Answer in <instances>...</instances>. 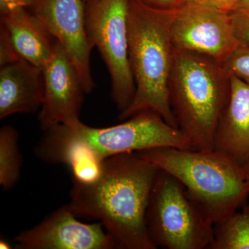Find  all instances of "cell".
Returning <instances> with one entry per match:
<instances>
[{"label":"cell","mask_w":249,"mask_h":249,"mask_svg":"<svg viewBox=\"0 0 249 249\" xmlns=\"http://www.w3.org/2000/svg\"><path fill=\"white\" fill-rule=\"evenodd\" d=\"M173 11L152 9L129 0V60L135 93L128 107L120 113V120L150 109L178 128L169 98L175 52L170 30Z\"/></svg>","instance_id":"2"},{"label":"cell","mask_w":249,"mask_h":249,"mask_svg":"<svg viewBox=\"0 0 249 249\" xmlns=\"http://www.w3.org/2000/svg\"><path fill=\"white\" fill-rule=\"evenodd\" d=\"M22 157L18 147L17 131L11 126L0 129V185L11 189L20 176Z\"/></svg>","instance_id":"16"},{"label":"cell","mask_w":249,"mask_h":249,"mask_svg":"<svg viewBox=\"0 0 249 249\" xmlns=\"http://www.w3.org/2000/svg\"><path fill=\"white\" fill-rule=\"evenodd\" d=\"M93 1V0H84L85 4L86 3L89 2V1Z\"/></svg>","instance_id":"25"},{"label":"cell","mask_w":249,"mask_h":249,"mask_svg":"<svg viewBox=\"0 0 249 249\" xmlns=\"http://www.w3.org/2000/svg\"><path fill=\"white\" fill-rule=\"evenodd\" d=\"M230 15L239 47H249V1L242 4Z\"/></svg>","instance_id":"17"},{"label":"cell","mask_w":249,"mask_h":249,"mask_svg":"<svg viewBox=\"0 0 249 249\" xmlns=\"http://www.w3.org/2000/svg\"><path fill=\"white\" fill-rule=\"evenodd\" d=\"M7 32L19 58L43 68L52 58L55 39L34 14L26 8L1 16V24Z\"/></svg>","instance_id":"14"},{"label":"cell","mask_w":249,"mask_h":249,"mask_svg":"<svg viewBox=\"0 0 249 249\" xmlns=\"http://www.w3.org/2000/svg\"><path fill=\"white\" fill-rule=\"evenodd\" d=\"M230 76L222 64L175 49L169 98L178 129L196 150L214 149L218 122L230 96Z\"/></svg>","instance_id":"4"},{"label":"cell","mask_w":249,"mask_h":249,"mask_svg":"<svg viewBox=\"0 0 249 249\" xmlns=\"http://www.w3.org/2000/svg\"><path fill=\"white\" fill-rule=\"evenodd\" d=\"M170 30L175 49L201 54L222 65L239 47L229 14L190 0L174 10Z\"/></svg>","instance_id":"8"},{"label":"cell","mask_w":249,"mask_h":249,"mask_svg":"<svg viewBox=\"0 0 249 249\" xmlns=\"http://www.w3.org/2000/svg\"><path fill=\"white\" fill-rule=\"evenodd\" d=\"M21 60L11 43L9 35L2 26H0V66L14 63Z\"/></svg>","instance_id":"19"},{"label":"cell","mask_w":249,"mask_h":249,"mask_svg":"<svg viewBox=\"0 0 249 249\" xmlns=\"http://www.w3.org/2000/svg\"><path fill=\"white\" fill-rule=\"evenodd\" d=\"M243 1H249V0H243Z\"/></svg>","instance_id":"26"},{"label":"cell","mask_w":249,"mask_h":249,"mask_svg":"<svg viewBox=\"0 0 249 249\" xmlns=\"http://www.w3.org/2000/svg\"><path fill=\"white\" fill-rule=\"evenodd\" d=\"M45 97L43 70L21 60L1 67L0 119L15 114L33 113Z\"/></svg>","instance_id":"13"},{"label":"cell","mask_w":249,"mask_h":249,"mask_svg":"<svg viewBox=\"0 0 249 249\" xmlns=\"http://www.w3.org/2000/svg\"><path fill=\"white\" fill-rule=\"evenodd\" d=\"M229 76L230 96L216 127L214 149L244 166L249 160V84Z\"/></svg>","instance_id":"12"},{"label":"cell","mask_w":249,"mask_h":249,"mask_svg":"<svg viewBox=\"0 0 249 249\" xmlns=\"http://www.w3.org/2000/svg\"><path fill=\"white\" fill-rule=\"evenodd\" d=\"M190 1L211 6L223 12L230 14L242 4L243 0H190Z\"/></svg>","instance_id":"20"},{"label":"cell","mask_w":249,"mask_h":249,"mask_svg":"<svg viewBox=\"0 0 249 249\" xmlns=\"http://www.w3.org/2000/svg\"><path fill=\"white\" fill-rule=\"evenodd\" d=\"M222 66L229 76L234 75L249 84V47H238Z\"/></svg>","instance_id":"18"},{"label":"cell","mask_w":249,"mask_h":249,"mask_svg":"<svg viewBox=\"0 0 249 249\" xmlns=\"http://www.w3.org/2000/svg\"><path fill=\"white\" fill-rule=\"evenodd\" d=\"M11 246H10L9 244L6 241H5L4 240H1L0 241V248L1 249H11Z\"/></svg>","instance_id":"23"},{"label":"cell","mask_w":249,"mask_h":249,"mask_svg":"<svg viewBox=\"0 0 249 249\" xmlns=\"http://www.w3.org/2000/svg\"><path fill=\"white\" fill-rule=\"evenodd\" d=\"M149 235L158 248L209 249L214 223L170 174L159 170L146 213Z\"/></svg>","instance_id":"6"},{"label":"cell","mask_w":249,"mask_h":249,"mask_svg":"<svg viewBox=\"0 0 249 249\" xmlns=\"http://www.w3.org/2000/svg\"><path fill=\"white\" fill-rule=\"evenodd\" d=\"M33 14L60 44L76 67L85 93L95 87L90 56L93 47L86 28L84 0H38Z\"/></svg>","instance_id":"9"},{"label":"cell","mask_w":249,"mask_h":249,"mask_svg":"<svg viewBox=\"0 0 249 249\" xmlns=\"http://www.w3.org/2000/svg\"><path fill=\"white\" fill-rule=\"evenodd\" d=\"M158 170L137 152L109 157L92 182L73 178L68 205L76 214L101 221L121 248L157 249L147 231L146 213Z\"/></svg>","instance_id":"1"},{"label":"cell","mask_w":249,"mask_h":249,"mask_svg":"<svg viewBox=\"0 0 249 249\" xmlns=\"http://www.w3.org/2000/svg\"><path fill=\"white\" fill-rule=\"evenodd\" d=\"M85 4L90 43L97 47L111 77V97L120 113L135 93L129 60V0H93Z\"/></svg>","instance_id":"7"},{"label":"cell","mask_w":249,"mask_h":249,"mask_svg":"<svg viewBox=\"0 0 249 249\" xmlns=\"http://www.w3.org/2000/svg\"><path fill=\"white\" fill-rule=\"evenodd\" d=\"M45 97L38 120L42 130L79 122L85 93L79 75L57 41L52 58L42 68Z\"/></svg>","instance_id":"11"},{"label":"cell","mask_w":249,"mask_h":249,"mask_svg":"<svg viewBox=\"0 0 249 249\" xmlns=\"http://www.w3.org/2000/svg\"><path fill=\"white\" fill-rule=\"evenodd\" d=\"M69 205L15 237L19 249H111L119 247L103 224L77 220Z\"/></svg>","instance_id":"10"},{"label":"cell","mask_w":249,"mask_h":249,"mask_svg":"<svg viewBox=\"0 0 249 249\" xmlns=\"http://www.w3.org/2000/svg\"><path fill=\"white\" fill-rule=\"evenodd\" d=\"M38 0H0L1 16L9 14L14 10L34 6Z\"/></svg>","instance_id":"22"},{"label":"cell","mask_w":249,"mask_h":249,"mask_svg":"<svg viewBox=\"0 0 249 249\" xmlns=\"http://www.w3.org/2000/svg\"><path fill=\"white\" fill-rule=\"evenodd\" d=\"M152 9L173 11L184 4L187 0H135Z\"/></svg>","instance_id":"21"},{"label":"cell","mask_w":249,"mask_h":249,"mask_svg":"<svg viewBox=\"0 0 249 249\" xmlns=\"http://www.w3.org/2000/svg\"><path fill=\"white\" fill-rule=\"evenodd\" d=\"M210 249H249V204L214 224Z\"/></svg>","instance_id":"15"},{"label":"cell","mask_w":249,"mask_h":249,"mask_svg":"<svg viewBox=\"0 0 249 249\" xmlns=\"http://www.w3.org/2000/svg\"><path fill=\"white\" fill-rule=\"evenodd\" d=\"M137 153L182 183L214 224L248 199L249 181L244 167L222 152L158 147Z\"/></svg>","instance_id":"5"},{"label":"cell","mask_w":249,"mask_h":249,"mask_svg":"<svg viewBox=\"0 0 249 249\" xmlns=\"http://www.w3.org/2000/svg\"><path fill=\"white\" fill-rule=\"evenodd\" d=\"M243 167L244 170H245L246 178H247V180L249 181V160Z\"/></svg>","instance_id":"24"},{"label":"cell","mask_w":249,"mask_h":249,"mask_svg":"<svg viewBox=\"0 0 249 249\" xmlns=\"http://www.w3.org/2000/svg\"><path fill=\"white\" fill-rule=\"evenodd\" d=\"M44 132L35 153L49 163H58L62 156L73 150H84L102 161L113 156L158 147L196 150L179 129L150 109L111 127L96 128L79 121L71 125L57 124Z\"/></svg>","instance_id":"3"}]
</instances>
